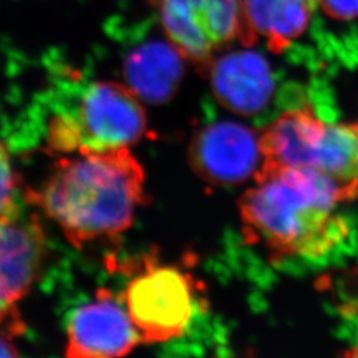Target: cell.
Instances as JSON below:
<instances>
[{"instance_id":"1","label":"cell","mask_w":358,"mask_h":358,"mask_svg":"<svg viewBox=\"0 0 358 358\" xmlns=\"http://www.w3.org/2000/svg\"><path fill=\"white\" fill-rule=\"evenodd\" d=\"M38 205L77 248L113 241L133 226L146 202V176L129 148L63 158L38 192Z\"/></svg>"},{"instance_id":"2","label":"cell","mask_w":358,"mask_h":358,"mask_svg":"<svg viewBox=\"0 0 358 358\" xmlns=\"http://www.w3.org/2000/svg\"><path fill=\"white\" fill-rule=\"evenodd\" d=\"M255 185L239 198L245 239L273 262L319 257L344 235L336 210L345 195L331 179L294 167L262 164Z\"/></svg>"},{"instance_id":"3","label":"cell","mask_w":358,"mask_h":358,"mask_svg":"<svg viewBox=\"0 0 358 358\" xmlns=\"http://www.w3.org/2000/svg\"><path fill=\"white\" fill-rule=\"evenodd\" d=\"M263 164L331 179L346 201L358 199V118L327 122L310 106L294 108L260 133Z\"/></svg>"},{"instance_id":"4","label":"cell","mask_w":358,"mask_h":358,"mask_svg":"<svg viewBox=\"0 0 358 358\" xmlns=\"http://www.w3.org/2000/svg\"><path fill=\"white\" fill-rule=\"evenodd\" d=\"M62 121L77 153L130 148L145 138L149 127L141 99L115 81L92 83L76 117L62 115Z\"/></svg>"},{"instance_id":"5","label":"cell","mask_w":358,"mask_h":358,"mask_svg":"<svg viewBox=\"0 0 358 358\" xmlns=\"http://www.w3.org/2000/svg\"><path fill=\"white\" fill-rule=\"evenodd\" d=\"M169 43L194 64L206 68L236 40L252 43L243 0H153Z\"/></svg>"},{"instance_id":"6","label":"cell","mask_w":358,"mask_h":358,"mask_svg":"<svg viewBox=\"0 0 358 358\" xmlns=\"http://www.w3.org/2000/svg\"><path fill=\"white\" fill-rule=\"evenodd\" d=\"M121 299L142 343L159 344L187 331L195 313L196 287L189 273L150 262L129 282Z\"/></svg>"},{"instance_id":"7","label":"cell","mask_w":358,"mask_h":358,"mask_svg":"<svg viewBox=\"0 0 358 358\" xmlns=\"http://www.w3.org/2000/svg\"><path fill=\"white\" fill-rule=\"evenodd\" d=\"M195 174L214 186H235L255 177L263 164L260 133L234 121L199 129L189 145Z\"/></svg>"},{"instance_id":"8","label":"cell","mask_w":358,"mask_h":358,"mask_svg":"<svg viewBox=\"0 0 358 358\" xmlns=\"http://www.w3.org/2000/svg\"><path fill=\"white\" fill-rule=\"evenodd\" d=\"M142 344L121 294L101 288L94 300L72 313L66 327L65 356L69 358L124 357Z\"/></svg>"},{"instance_id":"9","label":"cell","mask_w":358,"mask_h":358,"mask_svg":"<svg viewBox=\"0 0 358 358\" xmlns=\"http://www.w3.org/2000/svg\"><path fill=\"white\" fill-rule=\"evenodd\" d=\"M217 103L235 115H255L268 106L273 77L267 60L254 51H235L206 66Z\"/></svg>"},{"instance_id":"10","label":"cell","mask_w":358,"mask_h":358,"mask_svg":"<svg viewBox=\"0 0 358 358\" xmlns=\"http://www.w3.org/2000/svg\"><path fill=\"white\" fill-rule=\"evenodd\" d=\"M47 252L44 232L35 217H0V288L13 303L36 282Z\"/></svg>"},{"instance_id":"11","label":"cell","mask_w":358,"mask_h":358,"mask_svg":"<svg viewBox=\"0 0 358 358\" xmlns=\"http://www.w3.org/2000/svg\"><path fill=\"white\" fill-rule=\"evenodd\" d=\"M183 60V56L170 43H148L127 57L124 63L125 84L142 103H167L182 81Z\"/></svg>"},{"instance_id":"12","label":"cell","mask_w":358,"mask_h":358,"mask_svg":"<svg viewBox=\"0 0 358 358\" xmlns=\"http://www.w3.org/2000/svg\"><path fill=\"white\" fill-rule=\"evenodd\" d=\"M316 0H243L244 16L252 38L282 51L300 38L312 19Z\"/></svg>"},{"instance_id":"13","label":"cell","mask_w":358,"mask_h":358,"mask_svg":"<svg viewBox=\"0 0 358 358\" xmlns=\"http://www.w3.org/2000/svg\"><path fill=\"white\" fill-rule=\"evenodd\" d=\"M15 190L16 176L13 173L10 157L0 142V217L16 214L15 211Z\"/></svg>"},{"instance_id":"14","label":"cell","mask_w":358,"mask_h":358,"mask_svg":"<svg viewBox=\"0 0 358 358\" xmlns=\"http://www.w3.org/2000/svg\"><path fill=\"white\" fill-rule=\"evenodd\" d=\"M26 331V325L20 319V315H15L11 319L0 324V357H16L19 356L17 346L13 340Z\"/></svg>"},{"instance_id":"15","label":"cell","mask_w":358,"mask_h":358,"mask_svg":"<svg viewBox=\"0 0 358 358\" xmlns=\"http://www.w3.org/2000/svg\"><path fill=\"white\" fill-rule=\"evenodd\" d=\"M316 6L334 20L358 19V0H316Z\"/></svg>"},{"instance_id":"16","label":"cell","mask_w":358,"mask_h":358,"mask_svg":"<svg viewBox=\"0 0 358 358\" xmlns=\"http://www.w3.org/2000/svg\"><path fill=\"white\" fill-rule=\"evenodd\" d=\"M15 315H17V309L15 308V303L10 301L0 288V324L11 319Z\"/></svg>"},{"instance_id":"17","label":"cell","mask_w":358,"mask_h":358,"mask_svg":"<svg viewBox=\"0 0 358 358\" xmlns=\"http://www.w3.org/2000/svg\"><path fill=\"white\" fill-rule=\"evenodd\" d=\"M345 356H348V357H358V341L349 349V352H345Z\"/></svg>"}]
</instances>
